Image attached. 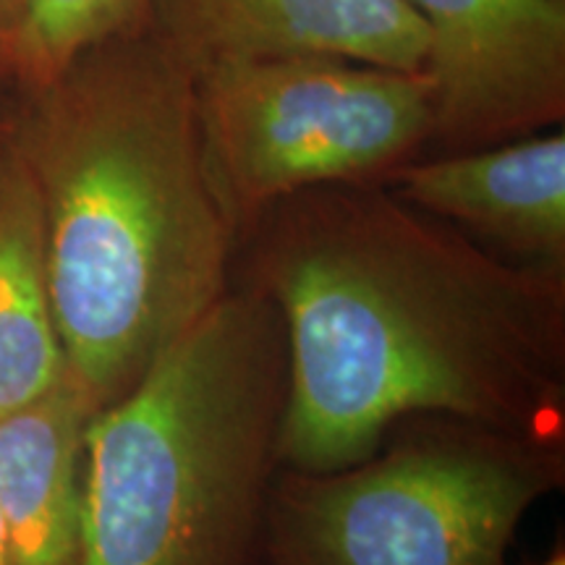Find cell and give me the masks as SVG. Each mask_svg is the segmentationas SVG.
Segmentation results:
<instances>
[{
    "label": "cell",
    "mask_w": 565,
    "mask_h": 565,
    "mask_svg": "<svg viewBox=\"0 0 565 565\" xmlns=\"http://www.w3.org/2000/svg\"><path fill=\"white\" fill-rule=\"evenodd\" d=\"M21 3H24V0H0V19H3L6 32H9V42H11L13 26H17V21H19Z\"/></svg>",
    "instance_id": "cell-12"
},
{
    "label": "cell",
    "mask_w": 565,
    "mask_h": 565,
    "mask_svg": "<svg viewBox=\"0 0 565 565\" xmlns=\"http://www.w3.org/2000/svg\"><path fill=\"white\" fill-rule=\"evenodd\" d=\"M9 124L42 204L66 383L97 414L233 282L194 71L150 30L124 34L21 95Z\"/></svg>",
    "instance_id": "cell-2"
},
{
    "label": "cell",
    "mask_w": 565,
    "mask_h": 565,
    "mask_svg": "<svg viewBox=\"0 0 565 565\" xmlns=\"http://www.w3.org/2000/svg\"><path fill=\"white\" fill-rule=\"evenodd\" d=\"M87 404L66 380L0 419V524L9 565H82Z\"/></svg>",
    "instance_id": "cell-9"
},
{
    "label": "cell",
    "mask_w": 565,
    "mask_h": 565,
    "mask_svg": "<svg viewBox=\"0 0 565 565\" xmlns=\"http://www.w3.org/2000/svg\"><path fill=\"white\" fill-rule=\"evenodd\" d=\"M385 186L508 263L565 273V131L424 154Z\"/></svg>",
    "instance_id": "cell-8"
},
{
    "label": "cell",
    "mask_w": 565,
    "mask_h": 565,
    "mask_svg": "<svg viewBox=\"0 0 565 565\" xmlns=\"http://www.w3.org/2000/svg\"><path fill=\"white\" fill-rule=\"evenodd\" d=\"M563 484L565 443L412 416L356 463L280 466L263 565H511L519 526Z\"/></svg>",
    "instance_id": "cell-4"
},
{
    "label": "cell",
    "mask_w": 565,
    "mask_h": 565,
    "mask_svg": "<svg viewBox=\"0 0 565 565\" xmlns=\"http://www.w3.org/2000/svg\"><path fill=\"white\" fill-rule=\"evenodd\" d=\"M427 34V154L563 129L565 0H404Z\"/></svg>",
    "instance_id": "cell-6"
},
{
    "label": "cell",
    "mask_w": 565,
    "mask_h": 565,
    "mask_svg": "<svg viewBox=\"0 0 565 565\" xmlns=\"http://www.w3.org/2000/svg\"><path fill=\"white\" fill-rule=\"evenodd\" d=\"M286 398L278 307L231 282L87 422L82 565H263Z\"/></svg>",
    "instance_id": "cell-3"
},
{
    "label": "cell",
    "mask_w": 565,
    "mask_h": 565,
    "mask_svg": "<svg viewBox=\"0 0 565 565\" xmlns=\"http://www.w3.org/2000/svg\"><path fill=\"white\" fill-rule=\"evenodd\" d=\"M11 82L9 76V32H6L3 19H0V84Z\"/></svg>",
    "instance_id": "cell-13"
},
{
    "label": "cell",
    "mask_w": 565,
    "mask_h": 565,
    "mask_svg": "<svg viewBox=\"0 0 565 565\" xmlns=\"http://www.w3.org/2000/svg\"><path fill=\"white\" fill-rule=\"evenodd\" d=\"M532 565H565V547H563V542H557V547L550 550L547 557H542V561H536Z\"/></svg>",
    "instance_id": "cell-14"
},
{
    "label": "cell",
    "mask_w": 565,
    "mask_h": 565,
    "mask_svg": "<svg viewBox=\"0 0 565 565\" xmlns=\"http://www.w3.org/2000/svg\"><path fill=\"white\" fill-rule=\"evenodd\" d=\"M147 30L194 74L265 55L424 71L427 55V34L404 0H150Z\"/></svg>",
    "instance_id": "cell-7"
},
{
    "label": "cell",
    "mask_w": 565,
    "mask_h": 565,
    "mask_svg": "<svg viewBox=\"0 0 565 565\" xmlns=\"http://www.w3.org/2000/svg\"><path fill=\"white\" fill-rule=\"evenodd\" d=\"M63 380L42 204L9 124L0 134V419L45 398Z\"/></svg>",
    "instance_id": "cell-10"
},
{
    "label": "cell",
    "mask_w": 565,
    "mask_h": 565,
    "mask_svg": "<svg viewBox=\"0 0 565 565\" xmlns=\"http://www.w3.org/2000/svg\"><path fill=\"white\" fill-rule=\"evenodd\" d=\"M6 131H9V118L0 116V134H6Z\"/></svg>",
    "instance_id": "cell-16"
},
{
    "label": "cell",
    "mask_w": 565,
    "mask_h": 565,
    "mask_svg": "<svg viewBox=\"0 0 565 565\" xmlns=\"http://www.w3.org/2000/svg\"><path fill=\"white\" fill-rule=\"evenodd\" d=\"M233 282L286 328V469L362 461L412 416L565 443V273L508 263L385 183L265 207Z\"/></svg>",
    "instance_id": "cell-1"
},
{
    "label": "cell",
    "mask_w": 565,
    "mask_h": 565,
    "mask_svg": "<svg viewBox=\"0 0 565 565\" xmlns=\"http://www.w3.org/2000/svg\"><path fill=\"white\" fill-rule=\"evenodd\" d=\"M0 565H9V555H6V536H3V524H0Z\"/></svg>",
    "instance_id": "cell-15"
},
{
    "label": "cell",
    "mask_w": 565,
    "mask_h": 565,
    "mask_svg": "<svg viewBox=\"0 0 565 565\" xmlns=\"http://www.w3.org/2000/svg\"><path fill=\"white\" fill-rule=\"evenodd\" d=\"M207 175L233 231L282 196L385 183L429 152L427 71L335 55L217 61L194 74Z\"/></svg>",
    "instance_id": "cell-5"
},
{
    "label": "cell",
    "mask_w": 565,
    "mask_h": 565,
    "mask_svg": "<svg viewBox=\"0 0 565 565\" xmlns=\"http://www.w3.org/2000/svg\"><path fill=\"white\" fill-rule=\"evenodd\" d=\"M150 0H24L9 42V76L21 95L45 89L84 53L145 32Z\"/></svg>",
    "instance_id": "cell-11"
}]
</instances>
